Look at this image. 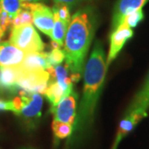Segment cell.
Here are the masks:
<instances>
[{"instance_id":"1","label":"cell","mask_w":149,"mask_h":149,"mask_svg":"<svg viewBox=\"0 0 149 149\" xmlns=\"http://www.w3.org/2000/svg\"><path fill=\"white\" fill-rule=\"evenodd\" d=\"M96 25L95 9L91 6L81 8L71 17L63 45L65 65L71 74L80 77Z\"/></svg>"},{"instance_id":"2","label":"cell","mask_w":149,"mask_h":149,"mask_svg":"<svg viewBox=\"0 0 149 149\" xmlns=\"http://www.w3.org/2000/svg\"><path fill=\"white\" fill-rule=\"evenodd\" d=\"M107 69L104 50L102 43L97 41L84 69L83 95L76 114L74 132H82L92 122Z\"/></svg>"},{"instance_id":"3","label":"cell","mask_w":149,"mask_h":149,"mask_svg":"<svg viewBox=\"0 0 149 149\" xmlns=\"http://www.w3.org/2000/svg\"><path fill=\"white\" fill-rule=\"evenodd\" d=\"M12 110L17 116L22 117L29 127L35 126L42 115L43 98L38 93L21 92L20 95L10 100Z\"/></svg>"},{"instance_id":"4","label":"cell","mask_w":149,"mask_h":149,"mask_svg":"<svg viewBox=\"0 0 149 149\" xmlns=\"http://www.w3.org/2000/svg\"><path fill=\"white\" fill-rule=\"evenodd\" d=\"M9 42L27 53L42 52L44 43L32 24L12 27Z\"/></svg>"},{"instance_id":"5","label":"cell","mask_w":149,"mask_h":149,"mask_svg":"<svg viewBox=\"0 0 149 149\" xmlns=\"http://www.w3.org/2000/svg\"><path fill=\"white\" fill-rule=\"evenodd\" d=\"M19 70L20 73L17 81L18 90L41 95L45 93L50 80V74L47 70H22L20 68Z\"/></svg>"},{"instance_id":"6","label":"cell","mask_w":149,"mask_h":149,"mask_svg":"<svg viewBox=\"0 0 149 149\" xmlns=\"http://www.w3.org/2000/svg\"><path fill=\"white\" fill-rule=\"evenodd\" d=\"M21 8L30 11L32 16V23L38 30L51 37L54 25L52 9L43 3H22Z\"/></svg>"},{"instance_id":"7","label":"cell","mask_w":149,"mask_h":149,"mask_svg":"<svg viewBox=\"0 0 149 149\" xmlns=\"http://www.w3.org/2000/svg\"><path fill=\"white\" fill-rule=\"evenodd\" d=\"M78 94L72 90L61 100L56 106L51 109L53 114V121L64 123L74 126L77 114Z\"/></svg>"},{"instance_id":"8","label":"cell","mask_w":149,"mask_h":149,"mask_svg":"<svg viewBox=\"0 0 149 149\" xmlns=\"http://www.w3.org/2000/svg\"><path fill=\"white\" fill-rule=\"evenodd\" d=\"M133 29L123 23L112 31L110 35L109 51L106 59L107 67H109V65L113 61V60L117 57L124 45L129 39L133 37Z\"/></svg>"},{"instance_id":"9","label":"cell","mask_w":149,"mask_h":149,"mask_svg":"<svg viewBox=\"0 0 149 149\" xmlns=\"http://www.w3.org/2000/svg\"><path fill=\"white\" fill-rule=\"evenodd\" d=\"M148 2L149 0H117L112 15V31L122 24L128 14L142 9Z\"/></svg>"},{"instance_id":"10","label":"cell","mask_w":149,"mask_h":149,"mask_svg":"<svg viewBox=\"0 0 149 149\" xmlns=\"http://www.w3.org/2000/svg\"><path fill=\"white\" fill-rule=\"evenodd\" d=\"M27 54L10 42H0V68L19 67Z\"/></svg>"},{"instance_id":"11","label":"cell","mask_w":149,"mask_h":149,"mask_svg":"<svg viewBox=\"0 0 149 149\" xmlns=\"http://www.w3.org/2000/svg\"><path fill=\"white\" fill-rule=\"evenodd\" d=\"M147 116V111L141 109H136L131 111L126 112L125 116L119 123L115 141L120 143L121 140L124 137H126L130 132H132L139 123Z\"/></svg>"},{"instance_id":"12","label":"cell","mask_w":149,"mask_h":149,"mask_svg":"<svg viewBox=\"0 0 149 149\" xmlns=\"http://www.w3.org/2000/svg\"><path fill=\"white\" fill-rule=\"evenodd\" d=\"M19 73V67L0 68V91L16 93L18 90L17 81Z\"/></svg>"},{"instance_id":"13","label":"cell","mask_w":149,"mask_h":149,"mask_svg":"<svg viewBox=\"0 0 149 149\" xmlns=\"http://www.w3.org/2000/svg\"><path fill=\"white\" fill-rule=\"evenodd\" d=\"M50 66L51 65L48 61L47 53L42 52L27 53L19 68L22 70H47Z\"/></svg>"},{"instance_id":"14","label":"cell","mask_w":149,"mask_h":149,"mask_svg":"<svg viewBox=\"0 0 149 149\" xmlns=\"http://www.w3.org/2000/svg\"><path fill=\"white\" fill-rule=\"evenodd\" d=\"M47 70L50 74V78L55 82L59 83L66 91L73 88V83L70 79V75H69L70 70L65 64L50 66Z\"/></svg>"},{"instance_id":"15","label":"cell","mask_w":149,"mask_h":149,"mask_svg":"<svg viewBox=\"0 0 149 149\" xmlns=\"http://www.w3.org/2000/svg\"><path fill=\"white\" fill-rule=\"evenodd\" d=\"M149 108V74L144 82L143 87L134 96L133 101L128 107V111H131L136 109H141L148 110Z\"/></svg>"},{"instance_id":"16","label":"cell","mask_w":149,"mask_h":149,"mask_svg":"<svg viewBox=\"0 0 149 149\" xmlns=\"http://www.w3.org/2000/svg\"><path fill=\"white\" fill-rule=\"evenodd\" d=\"M72 90H73V88L69 91H66L64 87H62L59 83L55 82V81H52V83H50L48 85L44 95H46L49 103L51 104V109L56 106L59 102L61 101V100L67 93H69L70 91H71Z\"/></svg>"},{"instance_id":"17","label":"cell","mask_w":149,"mask_h":149,"mask_svg":"<svg viewBox=\"0 0 149 149\" xmlns=\"http://www.w3.org/2000/svg\"><path fill=\"white\" fill-rule=\"evenodd\" d=\"M54 25L51 38L52 42H55L58 44L60 47H63L65 33L69 26V22L62 21L59 18V17L54 13Z\"/></svg>"},{"instance_id":"18","label":"cell","mask_w":149,"mask_h":149,"mask_svg":"<svg viewBox=\"0 0 149 149\" xmlns=\"http://www.w3.org/2000/svg\"><path fill=\"white\" fill-rule=\"evenodd\" d=\"M52 128L53 131L54 137L56 140L67 139L74 132V127L72 125L56 121L52 122Z\"/></svg>"},{"instance_id":"19","label":"cell","mask_w":149,"mask_h":149,"mask_svg":"<svg viewBox=\"0 0 149 149\" xmlns=\"http://www.w3.org/2000/svg\"><path fill=\"white\" fill-rule=\"evenodd\" d=\"M32 16L31 12L26 9V8H21V9L18 12V13L13 19L12 26H13V27H19V26L27 25V24H32Z\"/></svg>"},{"instance_id":"20","label":"cell","mask_w":149,"mask_h":149,"mask_svg":"<svg viewBox=\"0 0 149 149\" xmlns=\"http://www.w3.org/2000/svg\"><path fill=\"white\" fill-rule=\"evenodd\" d=\"M21 0H0V6L14 18L21 9Z\"/></svg>"},{"instance_id":"21","label":"cell","mask_w":149,"mask_h":149,"mask_svg":"<svg viewBox=\"0 0 149 149\" xmlns=\"http://www.w3.org/2000/svg\"><path fill=\"white\" fill-rule=\"evenodd\" d=\"M144 19V13L142 9H139L137 11H134L133 13L128 14L127 16L123 18V23L127 25L130 28L136 27Z\"/></svg>"},{"instance_id":"22","label":"cell","mask_w":149,"mask_h":149,"mask_svg":"<svg viewBox=\"0 0 149 149\" xmlns=\"http://www.w3.org/2000/svg\"><path fill=\"white\" fill-rule=\"evenodd\" d=\"M47 58L51 66L61 65L65 61L64 51L61 47L52 48V51L47 53Z\"/></svg>"},{"instance_id":"23","label":"cell","mask_w":149,"mask_h":149,"mask_svg":"<svg viewBox=\"0 0 149 149\" xmlns=\"http://www.w3.org/2000/svg\"><path fill=\"white\" fill-rule=\"evenodd\" d=\"M13 17L0 6V28L5 32L13 24Z\"/></svg>"},{"instance_id":"24","label":"cell","mask_w":149,"mask_h":149,"mask_svg":"<svg viewBox=\"0 0 149 149\" xmlns=\"http://www.w3.org/2000/svg\"><path fill=\"white\" fill-rule=\"evenodd\" d=\"M55 4H64L69 7L70 8H74L75 6L80 4L85 0H52Z\"/></svg>"},{"instance_id":"25","label":"cell","mask_w":149,"mask_h":149,"mask_svg":"<svg viewBox=\"0 0 149 149\" xmlns=\"http://www.w3.org/2000/svg\"><path fill=\"white\" fill-rule=\"evenodd\" d=\"M12 110V104L11 100H5L0 99V111H11Z\"/></svg>"},{"instance_id":"26","label":"cell","mask_w":149,"mask_h":149,"mask_svg":"<svg viewBox=\"0 0 149 149\" xmlns=\"http://www.w3.org/2000/svg\"><path fill=\"white\" fill-rule=\"evenodd\" d=\"M48 0H21L22 3H46Z\"/></svg>"},{"instance_id":"27","label":"cell","mask_w":149,"mask_h":149,"mask_svg":"<svg viewBox=\"0 0 149 149\" xmlns=\"http://www.w3.org/2000/svg\"><path fill=\"white\" fill-rule=\"evenodd\" d=\"M118 144H119V143L114 140V143H113V147H112L111 149H117Z\"/></svg>"},{"instance_id":"28","label":"cell","mask_w":149,"mask_h":149,"mask_svg":"<svg viewBox=\"0 0 149 149\" xmlns=\"http://www.w3.org/2000/svg\"><path fill=\"white\" fill-rule=\"evenodd\" d=\"M4 33H5V32H3V30H2V29L0 28V40L2 39V37H3V35H4Z\"/></svg>"},{"instance_id":"29","label":"cell","mask_w":149,"mask_h":149,"mask_svg":"<svg viewBox=\"0 0 149 149\" xmlns=\"http://www.w3.org/2000/svg\"><path fill=\"white\" fill-rule=\"evenodd\" d=\"M23 149H31V148H23Z\"/></svg>"}]
</instances>
